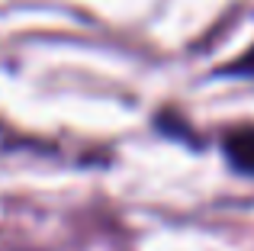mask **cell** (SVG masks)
I'll return each mask as SVG.
<instances>
[{
	"instance_id": "1",
	"label": "cell",
	"mask_w": 254,
	"mask_h": 251,
	"mask_svg": "<svg viewBox=\"0 0 254 251\" xmlns=\"http://www.w3.org/2000/svg\"><path fill=\"white\" fill-rule=\"evenodd\" d=\"M222 151L235 171L254 177V123L232 126L222 135Z\"/></svg>"
},
{
	"instance_id": "2",
	"label": "cell",
	"mask_w": 254,
	"mask_h": 251,
	"mask_svg": "<svg viewBox=\"0 0 254 251\" xmlns=\"http://www.w3.org/2000/svg\"><path fill=\"white\" fill-rule=\"evenodd\" d=\"M219 74H232V77H254V45L245 52L242 58H235L232 64H225Z\"/></svg>"
}]
</instances>
